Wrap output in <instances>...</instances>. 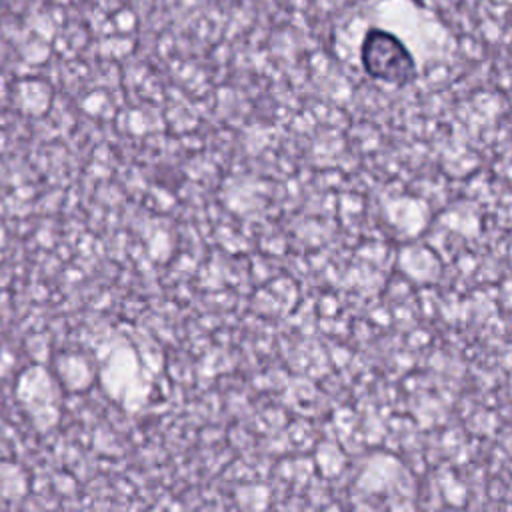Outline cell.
Wrapping results in <instances>:
<instances>
[{
  "label": "cell",
  "instance_id": "obj_1",
  "mask_svg": "<svg viewBox=\"0 0 512 512\" xmlns=\"http://www.w3.org/2000/svg\"><path fill=\"white\" fill-rule=\"evenodd\" d=\"M364 72L392 86H408L416 78V62L406 44L392 32L370 28L360 46Z\"/></svg>",
  "mask_w": 512,
  "mask_h": 512
}]
</instances>
